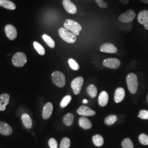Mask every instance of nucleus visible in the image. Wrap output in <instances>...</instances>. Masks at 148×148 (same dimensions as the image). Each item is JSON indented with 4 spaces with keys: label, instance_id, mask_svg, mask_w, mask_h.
Returning a JSON list of instances; mask_svg holds the SVG:
<instances>
[{
    "label": "nucleus",
    "instance_id": "obj_31",
    "mask_svg": "<svg viewBox=\"0 0 148 148\" xmlns=\"http://www.w3.org/2000/svg\"><path fill=\"white\" fill-rule=\"evenodd\" d=\"M139 142L144 145H148V136L143 133L141 134L138 138Z\"/></svg>",
    "mask_w": 148,
    "mask_h": 148
},
{
    "label": "nucleus",
    "instance_id": "obj_33",
    "mask_svg": "<svg viewBox=\"0 0 148 148\" xmlns=\"http://www.w3.org/2000/svg\"><path fill=\"white\" fill-rule=\"evenodd\" d=\"M138 117L143 120H148V110H140L139 111Z\"/></svg>",
    "mask_w": 148,
    "mask_h": 148
},
{
    "label": "nucleus",
    "instance_id": "obj_25",
    "mask_svg": "<svg viewBox=\"0 0 148 148\" xmlns=\"http://www.w3.org/2000/svg\"><path fill=\"white\" fill-rule=\"evenodd\" d=\"M87 92L91 98H95L97 95V88L95 86L91 84L87 87Z\"/></svg>",
    "mask_w": 148,
    "mask_h": 148
},
{
    "label": "nucleus",
    "instance_id": "obj_11",
    "mask_svg": "<svg viewBox=\"0 0 148 148\" xmlns=\"http://www.w3.org/2000/svg\"><path fill=\"white\" fill-rule=\"evenodd\" d=\"M64 8L68 13L71 14H75L77 13V7L70 0H63Z\"/></svg>",
    "mask_w": 148,
    "mask_h": 148
},
{
    "label": "nucleus",
    "instance_id": "obj_13",
    "mask_svg": "<svg viewBox=\"0 0 148 148\" xmlns=\"http://www.w3.org/2000/svg\"><path fill=\"white\" fill-rule=\"evenodd\" d=\"M100 51L104 53H116L117 52V48L112 43H106L101 46Z\"/></svg>",
    "mask_w": 148,
    "mask_h": 148
},
{
    "label": "nucleus",
    "instance_id": "obj_22",
    "mask_svg": "<svg viewBox=\"0 0 148 148\" xmlns=\"http://www.w3.org/2000/svg\"><path fill=\"white\" fill-rule=\"evenodd\" d=\"M74 119V115L71 113H68L63 117V121L64 123L66 126H70L73 123Z\"/></svg>",
    "mask_w": 148,
    "mask_h": 148
},
{
    "label": "nucleus",
    "instance_id": "obj_34",
    "mask_svg": "<svg viewBox=\"0 0 148 148\" xmlns=\"http://www.w3.org/2000/svg\"><path fill=\"white\" fill-rule=\"evenodd\" d=\"M48 144L50 148H58V143L54 138H51L49 140Z\"/></svg>",
    "mask_w": 148,
    "mask_h": 148
},
{
    "label": "nucleus",
    "instance_id": "obj_7",
    "mask_svg": "<svg viewBox=\"0 0 148 148\" xmlns=\"http://www.w3.org/2000/svg\"><path fill=\"white\" fill-rule=\"evenodd\" d=\"M84 79L82 77H77L73 80L71 84V88L75 95H79L84 84Z\"/></svg>",
    "mask_w": 148,
    "mask_h": 148
},
{
    "label": "nucleus",
    "instance_id": "obj_1",
    "mask_svg": "<svg viewBox=\"0 0 148 148\" xmlns=\"http://www.w3.org/2000/svg\"><path fill=\"white\" fill-rule=\"evenodd\" d=\"M64 27L65 29L67 30H69L76 36L79 35V32L82 30V29L79 23L71 19L66 20L64 24Z\"/></svg>",
    "mask_w": 148,
    "mask_h": 148
},
{
    "label": "nucleus",
    "instance_id": "obj_4",
    "mask_svg": "<svg viewBox=\"0 0 148 148\" xmlns=\"http://www.w3.org/2000/svg\"><path fill=\"white\" fill-rule=\"evenodd\" d=\"M52 79L53 84L58 87L62 88L65 85V76L63 73L59 71L53 72L52 74Z\"/></svg>",
    "mask_w": 148,
    "mask_h": 148
},
{
    "label": "nucleus",
    "instance_id": "obj_30",
    "mask_svg": "<svg viewBox=\"0 0 148 148\" xmlns=\"http://www.w3.org/2000/svg\"><path fill=\"white\" fill-rule=\"evenodd\" d=\"M71 142L68 138L64 137L62 140L60 145V148H69L70 147Z\"/></svg>",
    "mask_w": 148,
    "mask_h": 148
},
{
    "label": "nucleus",
    "instance_id": "obj_14",
    "mask_svg": "<svg viewBox=\"0 0 148 148\" xmlns=\"http://www.w3.org/2000/svg\"><path fill=\"white\" fill-rule=\"evenodd\" d=\"M53 106L50 102L46 103L44 106L42 110V117L43 119L47 120L51 116L53 112Z\"/></svg>",
    "mask_w": 148,
    "mask_h": 148
},
{
    "label": "nucleus",
    "instance_id": "obj_24",
    "mask_svg": "<svg viewBox=\"0 0 148 148\" xmlns=\"http://www.w3.org/2000/svg\"><path fill=\"white\" fill-rule=\"evenodd\" d=\"M42 38L44 41L46 43V44L49 47L51 48H54L55 47V46H56L55 41L51 36H49L47 34H43L42 35Z\"/></svg>",
    "mask_w": 148,
    "mask_h": 148
},
{
    "label": "nucleus",
    "instance_id": "obj_35",
    "mask_svg": "<svg viewBox=\"0 0 148 148\" xmlns=\"http://www.w3.org/2000/svg\"><path fill=\"white\" fill-rule=\"evenodd\" d=\"M96 3L101 8H106L108 7V4L104 1V0H95Z\"/></svg>",
    "mask_w": 148,
    "mask_h": 148
},
{
    "label": "nucleus",
    "instance_id": "obj_9",
    "mask_svg": "<svg viewBox=\"0 0 148 148\" xmlns=\"http://www.w3.org/2000/svg\"><path fill=\"white\" fill-rule=\"evenodd\" d=\"M5 30L7 37L10 40H14L17 37V31L16 27L13 25L11 24L7 25L5 27Z\"/></svg>",
    "mask_w": 148,
    "mask_h": 148
},
{
    "label": "nucleus",
    "instance_id": "obj_8",
    "mask_svg": "<svg viewBox=\"0 0 148 148\" xmlns=\"http://www.w3.org/2000/svg\"><path fill=\"white\" fill-rule=\"evenodd\" d=\"M121 62L117 58H108L103 62V65L106 68L112 69L118 68L120 65Z\"/></svg>",
    "mask_w": 148,
    "mask_h": 148
},
{
    "label": "nucleus",
    "instance_id": "obj_27",
    "mask_svg": "<svg viewBox=\"0 0 148 148\" xmlns=\"http://www.w3.org/2000/svg\"><path fill=\"white\" fill-rule=\"evenodd\" d=\"M117 120V116L115 115H111L106 117L104 120V122L106 125L110 126L115 123Z\"/></svg>",
    "mask_w": 148,
    "mask_h": 148
},
{
    "label": "nucleus",
    "instance_id": "obj_5",
    "mask_svg": "<svg viewBox=\"0 0 148 148\" xmlns=\"http://www.w3.org/2000/svg\"><path fill=\"white\" fill-rule=\"evenodd\" d=\"M12 63L16 67H23L27 62V58L25 53H16L12 58Z\"/></svg>",
    "mask_w": 148,
    "mask_h": 148
},
{
    "label": "nucleus",
    "instance_id": "obj_23",
    "mask_svg": "<svg viewBox=\"0 0 148 148\" xmlns=\"http://www.w3.org/2000/svg\"><path fill=\"white\" fill-rule=\"evenodd\" d=\"M92 140L96 147H99L102 146L104 144V139L103 137L99 134L95 135L92 138Z\"/></svg>",
    "mask_w": 148,
    "mask_h": 148
},
{
    "label": "nucleus",
    "instance_id": "obj_29",
    "mask_svg": "<svg viewBox=\"0 0 148 148\" xmlns=\"http://www.w3.org/2000/svg\"><path fill=\"white\" fill-rule=\"evenodd\" d=\"M68 63L70 67L74 70H78L79 69V65L74 59L70 58L68 60Z\"/></svg>",
    "mask_w": 148,
    "mask_h": 148
},
{
    "label": "nucleus",
    "instance_id": "obj_39",
    "mask_svg": "<svg viewBox=\"0 0 148 148\" xmlns=\"http://www.w3.org/2000/svg\"><path fill=\"white\" fill-rule=\"evenodd\" d=\"M147 99H148V98H147Z\"/></svg>",
    "mask_w": 148,
    "mask_h": 148
},
{
    "label": "nucleus",
    "instance_id": "obj_15",
    "mask_svg": "<svg viewBox=\"0 0 148 148\" xmlns=\"http://www.w3.org/2000/svg\"><path fill=\"white\" fill-rule=\"evenodd\" d=\"M13 133L12 127L7 123L0 122V134L5 136H8Z\"/></svg>",
    "mask_w": 148,
    "mask_h": 148
},
{
    "label": "nucleus",
    "instance_id": "obj_3",
    "mask_svg": "<svg viewBox=\"0 0 148 148\" xmlns=\"http://www.w3.org/2000/svg\"><path fill=\"white\" fill-rule=\"evenodd\" d=\"M59 35L64 41L68 43H74L76 41V36L64 27L59 29Z\"/></svg>",
    "mask_w": 148,
    "mask_h": 148
},
{
    "label": "nucleus",
    "instance_id": "obj_20",
    "mask_svg": "<svg viewBox=\"0 0 148 148\" xmlns=\"http://www.w3.org/2000/svg\"><path fill=\"white\" fill-rule=\"evenodd\" d=\"M21 120L24 126L27 129H30L32 126V121L30 116L27 114H24L21 116Z\"/></svg>",
    "mask_w": 148,
    "mask_h": 148
},
{
    "label": "nucleus",
    "instance_id": "obj_2",
    "mask_svg": "<svg viewBox=\"0 0 148 148\" xmlns=\"http://www.w3.org/2000/svg\"><path fill=\"white\" fill-rule=\"evenodd\" d=\"M126 81L128 88L130 93L132 94L136 93L138 86L137 75L133 73L128 74L126 77Z\"/></svg>",
    "mask_w": 148,
    "mask_h": 148
},
{
    "label": "nucleus",
    "instance_id": "obj_6",
    "mask_svg": "<svg viewBox=\"0 0 148 148\" xmlns=\"http://www.w3.org/2000/svg\"><path fill=\"white\" fill-rule=\"evenodd\" d=\"M136 14L133 10H128L119 16V21L122 23H130L135 18Z\"/></svg>",
    "mask_w": 148,
    "mask_h": 148
},
{
    "label": "nucleus",
    "instance_id": "obj_16",
    "mask_svg": "<svg viewBox=\"0 0 148 148\" xmlns=\"http://www.w3.org/2000/svg\"><path fill=\"white\" fill-rule=\"evenodd\" d=\"M125 91L122 88H117L115 95H114V101L116 103H119L121 102L125 98Z\"/></svg>",
    "mask_w": 148,
    "mask_h": 148
},
{
    "label": "nucleus",
    "instance_id": "obj_10",
    "mask_svg": "<svg viewBox=\"0 0 148 148\" xmlns=\"http://www.w3.org/2000/svg\"><path fill=\"white\" fill-rule=\"evenodd\" d=\"M138 22L144 25L145 29L148 30V11L144 10L141 11L137 16Z\"/></svg>",
    "mask_w": 148,
    "mask_h": 148
},
{
    "label": "nucleus",
    "instance_id": "obj_17",
    "mask_svg": "<svg viewBox=\"0 0 148 148\" xmlns=\"http://www.w3.org/2000/svg\"><path fill=\"white\" fill-rule=\"evenodd\" d=\"M10 95L7 93L0 95V111L5 110V107L9 103Z\"/></svg>",
    "mask_w": 148,
    "mask_h": 148
},
{
    "label": "nucleus",
    "instance_id": "obj_37",
    "mask_svg": "<svg viewBox=\"0 0 148 148\" xmlns=\"http://www.w3.org/2000/svg\"><path fill=\"white\" fill-rule=\"evenodd\" d=\"M141 2L144 3L146 4H148V0H139Z\"/></svg>",
    "mask_w": 148,
    "mask_h": 148
},
{
    "label": "nucleus",
    "instance_id": "obj_21",
    "mask_svg": "<svg viewBox=\"0 0 148 148\" xmlns=\"http://www.w3.org/2000/svg\"><path fill=\"white\" fill-rule=\"evenodd\" d=\"M0 5L10 10H14L16 8V5L9 0H0Z\"/></svg>",
    "mask_w": 148,
    "mask_h": 148
},
{
    "label": "nucleus",
    "instance_id": "obj_18",
    "mask_svg": "<svg viewBox=\"0 0 148 148\" xmlns=\"http://www.w3.org/2000/svg\"><path fill=\"white\" fill-rule=\"evenodd\" d=\"M108 101H109V95L108 93L106 91L101 92L98 98L99 105L102 107L106 106L108 103Z\"/></svg>",
    "mask_w": 148,
    "mask_h": 148
},
{
    "label": "nucleus",
    "instance_id": "obj_12",
    "mask_svg": "<svg viewBox=\"0 0 148 148\" xmlns=\"http://www.w3.org/2000/svg\"><path fill=\"white\" fill-rule=\"evenodd\" d=\"M77 112L79 115L84 116H92L95 115V111L86 106H81L77 110Z\"/></svg>",
    "mask_w": 148,
    "mask_h": 148
},
{
    "label": "nucleus",
    "instance_id": "obj_32",
    "mask_svg": "<svg viewBox=\"0 0 148 148\" xmlns=\"http://www.w3.org/2000/svg\"><path fill=\"white\" fill-rule=\"evenodd\" d=\"M71 101V97L70 95H66L65 97H64L63 99L60 103V106L62 108H65L70 103V102Z\"/></svg>",
    "mask_w": 148,
    "mask_h": 148
},
{
    "label": "nucleus",
    "instance_id": "obj_26",
    "mask_svg": "<svg viewBox=\"0 0 148 148\" xmlns=\"http://www.w3.org/2000/svg\"><path fill=\"white\" fill-rule=\"evenodd\" d=\"M33 46H34V47L35 48V50L37 51L39 54H40L41 56H44L45 54L46 53L45 49L40 43L37 42L36 41H34L33 43Z\"/></svg>",
    "mask_w": 148,
    "mask_h": 148
},
{
    "label": "nucleus",
    "instance_id": "obj_36",
    "mask_svg": "<svg viewBox=\"0 0 148 148\" xmlns=\"http://www.w3.org/2000/svg\"><path fill=\"white\" fill-rule=\"evenodd\" d=\"M123 5H127L129 3V0H118Z\"/></svg>",
    "mask_w": 148,
    "mask_h": 148
},
{
    "label": "nucleus",
    "instance_id": "obj_28",
    "mask_svg": "<svg viewBox=\"0 0 148 148\" xmlns=\"http://www.w3.org/2000/svg\"><path fill=\"white\" fill-rule=\"evenodd\" d=\"M122 148H134L132 141L130 138H125L122 142Z\"/></svg>",
    "mask_w": 148,
    "mask_h": 148
},
{
    "label": "nucleus",
    "instance_id": "obj_38",
    "mask_svg": "<svg viewBox=\"0 0 148 148\" xmlns=\"http://www.w3.org/2000/svg\"><path fill=\"white\" fill-rule=\"evenodd\" d=\"M83 103H84V104H87V103H88V101H87V99H84V100L83 101Z\"/></svg>",
    "mask_w": 148,
    "mask_h": 148
},
{
    "label": "nucleus",
    "instance_id": "obj_19",
    "mask_svg": "<svg viewBox=\"0 0 148 148\" xmlns=\"http://www.w3.org/2000/svg\"><path fill=\"white\" fill-rule=\"evenodd\" d=\"M79 126L85 130H89L92 127V123L86 117H81L79 120Z\"/></svg>",
    "mask_w": 148,
    "mask_h": 148
}]
</instances>
